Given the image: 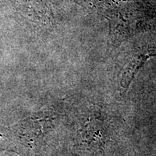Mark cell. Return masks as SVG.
Returning a JSON list of instances; mask_svg holds the SVG:
<instances>
[{
  "label": "cell",
  "instance_id": "cell-1",
  "mask_svg": "<svg viewBox=\"0 0 156 156\" xmlns=\"http://www.w3.org/2000/svg\"><path fill=\"white\" fill-rule=\"evenodd\" d=\"M156 56V47L147 46L136 51L129 58L120 75V88L122 93L127 90L134 77L143 64L151 57Z\"/></svg>",
  "mask_w": 156,
  "mask_h": 156
}]
</instances>
